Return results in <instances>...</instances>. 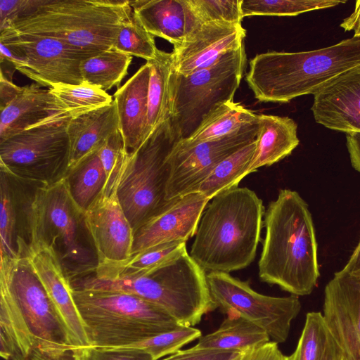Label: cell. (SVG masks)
<instances>
[{
  "label": "cell",
  "mask_w": 360,
  "mask_h": 360,
  "mask_svg": "<svg viewBox=\"0 0 360 360\" xmlns=\"http://www.w3.org/2000/svg\"><path fill=\"white\" fill-rule=\"evenodd\" d=\"M264 226L258 262L261 281L298 297L311 294L320 274L308 205L297 192L281 189L265 211Z\"/></svg>",
  "instance_id": "obj_1"
},
{
  "label": "cell",
  "mask_w": 360,
  "mask_h": 360,
  "mask_svg": "<svg viewBox=\"0 0 360 360\" xmlns=\"http://www.w3.org/2000/svg\"><path fill=\"white\" fill-rule=\"evenodd\" d=\"M264 213L262 200L246 187L217 194L202 214L190 256L208 272L247 267L256 255Z\"/></svg>",
  "instance_id": "obj_2"
},
{
  "label": "cell",
  "mask_w": 360,
  "mask_h": 360,
  "mask_svg": "<svg viewBox=\"0 0 360 360\" xmlns=\"http://www.w3.org/2000/svg\"><path fill=\"white\" fill-rule=\"evenodd\" d=\"M360 66V38L311 51H270L249 61L245 81L262 103H287L315 94L340 75Z\"/></svg>",
  "instance_id": "obj_3"
},
{
  "label": "cell",
  "mask_w": 360,
  "mask_h": 360,
  "mask_svg": "<svg viewBox=\"0 0 360 360\" xmlns=\"http://www.w3.org/2000/svg\"><path fill=\"white\" fill-rule=\"evenodd\" d=\"M132 14L126 0H39L0 32L49 37L96 54L113 48L122 25Z\"/></svg>",
  "instance_id": "obj_4"
},
{
  "label": "cell",
  "mask_w": 360,
  "mask_h": 360,
  "mask_svg": "<svg viewBox=\"0 0 360 360\" xmlns=\"http://www.w3.org/2000/svg\"><path fill=\"white\" fill-rule=\"evenodd\" d=\"M91 347H120L173 330L179 323L160 307L116 291L73 290Z\"/></svg>",
  "instance_id": "obj_5"
},
{
  "label": "cell",
  "mask_w": 360,
  "mask_h": 360,
  "mask_svg": "<svg viewBox=\"0 0 360 360\" xmlns=\"http://www.w3.org/2000/svg\"><path fill=\"white\" fill-rule=\"evenodd\" d=\"M172 119L156 127L132 153L126 152L120 170L117 195L134 233L171 207L167 200L169 156L181 139Z\"/></svg>",
  "instance_id": "obj_6"
},
{
  "label": "cell",
  "mask_w": 360,
  "mask_h": 360,
  "mask_svg": "<svg viewBox=\"0 0 360 360\" xmlns=\"http://www.w3.org/2000/svg\"><path fill=\"white\" fill-rule=\"evenodd\" d=\"M34 240L35 248L52 252L70 283L96 273L98 256L85 212L71 198L64 179L39 189Z\"/></svg>",
  "instance_id": "obj_7"
},
{
  "label": "cell",
  "mask_w": 360,
  "mask_h": 360,
  "mask_svg": "<svg viewBox=\"0 0 360 360\" xmlns=\"http://www.w3.org/2000/svg\"><path fill=\"white\" fill-rule=\"evenodd\" d=\"M0 275L11 285L33 339L29 360H88L89 349L74 346L43 283L28 259L1 256Z\"/></svg>",
  "instance_id": "obj_8"
},
{
  "label": "cell",
  "mask_w": 360,
  "mask_h": 360,
  "mask_svg": "<svg viewBox=\"0 0 360 360\" xmlns=\"http://www.w3.org/2000/svg\"><path fill=\"white\" fill-rule=\"evenodd\" d=\"M71 116L62 108L43 121L0 142V167L47 186L66 175L70 161L67 127Z\"/></svg>",
  "instance_id": "obj_9"
},
{
  "label": "cell",
  "mask_w": 360,
  "mask_h": 360,
  "mask_svg": "<svg viewBox=\"0 0 360 360\" xmlns=\"http://www.w3.org/2000/svg\"><path fill=\"white\" fill-rule=\"evenodd\" d=\"M246 63L243 44L210 67L186 76L176 72L172 119L182 139L189 137L217 105L233 101Z\"/></svg>",
  "instance_id": "obj_10"
},
{
  "label": "cell",
  "mask_w": 360,
  "mask_h": 360,
  "mask_svg": "<svg viewBox=\"0 0 360 360\" xmlns=\"http://www.w3.org/2000/svg\"><path fill=\"white\" fill-rule=\"evenodd\" d=\"M207 279L217 308L255 324L273 342L286 341L291 323L301 310L298 296L265 295L254 290L249 281H241L229 273L209 272Z\"/></svg>",
  "instance_id": "obj_11"
},
{
  "label": "cell",
  "mask_w": 360,
  "mask_h": 360,
  "mask_svg": "<svg viewBox=\"0 0 360 360\" xmlns=\"http://www.w3.org/2000/svg\"><path fill=\"white\" fill-rule=\"evenodd\" d=\"M0 43L14 54L15 69L48 88L59 84L84 83L80 64L95 55L79 51L55 38L7 30L0 32Z\"/></svg>",
  "instance_id": "obj_12"
},
{
  "label": "cell",
  "mask_w": 360,
  "mask_h": 360,
  "mask_svg": "<svg viewBox=\"0 0 360 360\" xmlns=\"http://www.w3.org/2000/svg\"><path fill=\"white\" fill-rule=\"evenodd\" d=\"M259 129L257 120L216 139L194 143L180 139L169 156L167 200L196 193L200 185L221 162L257 139Z\"/></svg>",
  "instance_id": "obj_13"
},
{
  "label": "cell",
  "mask_w": 360,
  "mask_h": 360,
  "mask_svg": "<svg viewBox=\"0 0 360 360\" xmlns=\"http://www.w3.org/2000/svg\"><path fill=\"white\" fill-rule=\"evenodd\" d=\"M42 186L0 167L1 256L18 259L33 254L35 202Z\"/></svg>",
  "instance_id": "obj_14"
},
{
  "label": "cell",
  "mask_w": 360,
  "mask_h": 360,
  "mask_svg": "<svg viewBox=\"0 0 360 360\" xmlns=\"http://www.w3.org/2000/svg\"><path fill=\"white\" fill-rule=\"evenodd\" d=\"M117 180L118 177L106 186L85 212L86 223L98 256L97 269L118 265L131 254L134 230L117 198Z\"/></svg>",
  "instance_id": "obj_15"
},
{
  "label": "cell",
  "mask_w": 360,
  "mask_h": 360,
  "mask_svg": "<svg viewBox=\"0 0 360 360\" xmlns=\"http://www.w3.org/2000/svg\"><path fill=\"white\" fill-rule=\"evenodd\" d=\"M323 311L344 360H360V277L335 273L325 287Z\"/></svg>",
  "instance_id": "obj_16"
},
{
  "label": "cell",
  "mask_w": 360,
  "mask_h": 360,
  "mask_svg": "<svg viewBox=\"0 0 360 360\" xmlns=\"http://www.w3.org/2000/svg\"><path fill=\"white\" fill-rule=\"evenodd\" d=\"M246 30L241 25L203 22L172 51L177 74L188 75L214 64L244 44Z\"/></svg>",
  "instance_id": "obj_17"
},
{
  "label": "cell",
  "mask_w": 360,
  "mask_h": 360,
  "mask_svg": "<svg viewBox=\"0 0 360 360\" xmlns=\"http://www.w3.org/2000/svg\"><path fill=\"white\" fill-rule=\"evenodd\" d=\"M209 201L198 192L179 198L167 210L145 222L134 233L131 256L160 244L186 242L195 234Z\"/></svg>",
  "instance_id": "obj_18"
},
{
  "label": "cell",
  "mask_w": 360,
  "mask_h": 360,
  "mask_svg": "<svg viewBox=\"0 0 360 360\" xmlns=\"http://www.w3.org/2000/svg\"><path fill=\"white\" fill-rule=\"evenodd\" d=\"M316 123L333 131L360 133V66L327 83L314 94Z\"/></svg>",
  "instance_id": "obj_19"
},
{
  "label": "cell",
  "mask_w": 360,
  "mask_h": 360,
  "mask_svg": "<svg viewBox=\"0 0 360 360\" xmlns=\"http://www.w3.org/2000/svg\"><path fill=\"white\" fill-rule=\"evenodd\" d=\"M28 260L65 325L72 345L79 349L90 348L70 282L56 257L48 248L38 246Z\"/></svg>",
  "instance_id": "obj_20"
},
{
  "label": "cell",
  "mask_w": 360,
  "mask_h": 360,
  "mask_svg": "<svg viewBox=\"0 0 360 360\" xmlns=\"http://www.w3.org/2000/svg\"><path fill=\"white\" fill-rule=\"evenodd\" d=\"M133 13L153 36L180 46L202 22L189 0L129 1Z\"/></svg>",
  "instance_id": "obj_21"
},
{
  "label": "cell",
  "mask_w": 360,
  "mask_h": 360,
  "mask_svg": "<svg viewBox=\"0 0 360 360\" xmlns=\"http://www.w3.org/2000/svg\"><path fill=\"white\" fill-rule=\"evenodd\" d=\"M150 66L143 65L114 94L127 153L134 152L148 137V94Z\"/></svg>",
  "instance_id": "obj_22"
},
{
  "label": "cell",
  "mask_w": 360,
  "mask_h": 360,
  "mask_svg": "<svg viewBox=\"0 0 360 360\" xmlns=\"http://www.w3.org/2000/svg\"><path fill=\"white\" fill-rule=\"evenodd\" d=\"M118 129L120 122L114 100L103 107L71 117L67 127L70 140L68 170L98 150L105 140Z\"/></svg>",
  "instance_id": "obj_23"
},
{
  "label": "cell",
  "mask_w": 360,
  "mask_h": 360,
  "mask_svg": "<svg viewBox=\"0 0 360 360\" xmlns=\"http://www.w3.org/2000/svg\"><path fill=\"white\" fill-rule=\"evenodd\" d=\"M49 89L37 84L22 86L0 115V142L62 109Z\"/></svg>",
  "instance_id": "obj_24"
},
{
  "label": "cell",
  "mask_w": 360,
  "mask_h": 360,
  "mask_svg": "<svg viewBox=\"0 0 360 360\" xmlns=\"http://www.w3.org/2000/svg\"><path fill=\"white\" fill-rule=\"evenodd\" d=\"M33 339L19 302L0 275V354L5 360H29Z\"/></svg>",
  "instance_id": "obj_25"
},
{
  "label": "cell",
  "mask_w": 360,
  "mask_h": 360,
  "mask_svg": "<svg viewBox=\"0 0 360 360\" xmlns=\"http://www.w3.org/2000/svg\"><path fill=\"white\" fill-rule=\"evenodd\" d=\"M255 155L248 174L271 166L292 153L299 145L297 124L289 117L260 114Z\"/></svg>",
  "instance_id": "obj_26"
},
{
  "label": "cell",
  "mask_w": 360,
  "mask_h": 360,
  "mask_svg": "<svg viewBox=\"0 0 360 360\" xmlns=\"http://www.w3.org/2000/svg\"><path fill=\"white\" fill-rule=\"evenodd\" d=\"M150 75L148 94V136L160 124L172 118L176 70L173 54L158 50L148 61Z\"/></svg>",
  "instance_id": "obj_27"
},
{
  "label": "cell",
  "mask_w": 360,
  "mask_h": 360,
  "mask_svg": "<svg viewBox=\"0 0 360 360\" xmlns=\"http://www.w3.org/2000/svg\"><path fill=\"white\" fill-rule=\"evenodd\" d=\"M269 341L268 334L259 326L240 316L229 314L217 330L201 336L193 347L244 352Z\"/></svg>",
  "instance_id": "obj_28"
},
{
  "label": "cell",
  "mask_w": 360,
  "mask_h": 360,
  "mask_svg": "<svg viewBox=\"0 0 360 360\" xmlns=\"http://www.w3.org/2000/svg\"><path fill=\"white\" fill-rule=\"evenodd\" d=\"M257 115L240 103L224 102L204 117L189 137L183 139L194 143L224 137L256 122Z\"/></svg>",
  "instance_id": "obj_29"
},
{
  "label": "cell",
  "mask_w": 360,
  "mask_h": 360,
  "mask_svg": "<svg viewBox=\"0 0 360 360\" xmlns=\"http://www.w3.org/2000/svg\"><path fill=\"white\" fill-rule=\"evenodd\" d=\"M288 359L344 360L342 350L321 312L311 311L306 314L297 347Z\"/></svg>",
  "instance_id": "obj_30"
},
{
  "label": "cell",
  "mask_w": 360,
  "mask_h": 360,
  "mask_svg": "<svg viewBox=\"0 0 360 360\" xmlns=\"http://www.w3.org/2000/svg\"><path fill=\"white\" fill-rule=\"evenodd\" d=\"M99 149L68 169L64 177L71 198L84 212L103 191L107 182V176L98 155Z\"/></svg>",
  "instance_id": "obj_31"
},
{
  "label": "cell",
  "mask_w": 360,
  "mask_h": 360,
  "mask_svg": "<svg viewBox=\"0 0 360 360\" xmlns=\"http://www.w3.org/2000/svg\"><path fill=\"white\" fill-rule=\"evenodd\" d=\"M131 60V55L114 48L85 58L80 64L83 82L105 91L119 86Z\"/></svg>",
  "instance_id": "obj_32"
},
{
  "label": "cell",
  "mask_w": 360,
  "mask_h": 360,
  "mask_svg": "<svg viewBox=\"0 0 360 360\" xmlns=\"http://www.w3.org/2000/svg\"><path fill=\"white\" fill-rule=\"evenodd\" d=\"M256 146L257 139L224 159L200 185L197 192L210 200L217 194L238 186L248 175Z\"/></svg>",
  "instance_id": "obj_33"
},
{
  "label": "cell",
  "mask_w": 360,
  "mask_h": 360,
  "mask_svg": "<svg viewBox=\"0 0 360 360\" xmlns=\"http://www.w3.org/2000/svg\"><path fill=\"white\" fill-rule=\"evenodd\" d=\"M58 104L75 117L110 104L112 96L104 90L82 83L59 84L48 89Z\"/></svg>",
  "instance_id": "obj_34"
},
{
  "label": "cell",
  "mask_w": 360,
  "mask_h": 360,
  "mask_svg": "<svg viewBox=\"0 0 360 360\" xmlns=\"http://www.w3.org/2000/svg\"><path fill=\"white\" fill-rule=\"evenodd\" d=\"M338 0H242L243 18L254 15L296 16L345 4Z\"/></svg>",
  "instance_id": "obj_35"
},
{
  "label": "cell",
  "mask_w": 360,
  "mask_h": 360,
  "mask_svg": "<svg viewBox=\"0 0 360 360\" xmlns=\"http://www.w3.org/2000/svg\"><path fill=\"white\" fill-rule=\"evenodd\" d=\"M201 336V331L193 326H179L148 339L115 348L141 351L150 354L153 360H160L177 352L184 345Z\"/></svg>",
  "instance_id": "obj_36"
},
{
  "label": "cell",
  "mask_w": 360,
  "mask_h": 360,
  "mask_svg": "<svg viewBox=\"0 0 360 360\" xmlns=\"http://www.w3.org/2000/svg\"><path fill=\"white\" fill-rule=\"evenodd\" d=\"M113 48L146 61L153 59L158 50L154 36L143 27L134 13L122 25Z\"/></svg>",
  "instance_id": "obj_37"
},
{
  "label": "cell",
  "mask_w": 360,
  "mask_h": 360,
  "mask_svg": "<svg viewBox=\"0 0 360 360\" xmlns=\"http://www.w3.org/2000/svg\"><path fill=\"white\" fill-rule=\"evenodd\" d=\"M189 2L202 23L223 22L241 25L242 0H189Z\"/></svg>",
  "instance_id": "obj_38"
},
{
  "label": "cell",
  "mask_w": 360,
  "mask_h": 360,
  "mask_svg": "<svg viewBox=\"0 0 360 360\" xmlns=\"http://www.w3.org/2000/svg\"><path fill=\"white\" fill-rule=\"evenodd\" d=\"M125 154L123 137L118 129L105 140L98 150V155L107 176L106 184L117 178Z\"/></svg>",
  "instance_id": "obj_39"
},
{
  "label": "cell",
  "mask_w": 360,
  "mask_h": 360,
  "mask_svg": "<svg viewBox=\"0 0 360 360\" xmlns=\"http://www.w3.org/2000/svg\"><path fill=\"white\" fill-rule=\"evenodd\" d=\"M242 352L214 349H200L195 347L179 350L160 360H230Z\"/></svg>",
  "instance_id": "obj_40"
},
{
  "label": "cell",
  "mask_w": 360,
  "mask_h": 360,
  "mask_svg": "<svg viewBox=\"0 0 360 360\" xmlns=\"http://www.w3.org/2000/svg\"><path fill=\"white\" fill-rule=\"evenodd\" d=\"M88 360H153L143 352L115 347H90Z\"/></svg>",
  "instance_id": "obj_41"
},
{
  "label": "cell",
  "mask_w": 360,
  "mask_h": 360,
  "mask_svg": "<svg viewBox=\"0 0 360 360\" xmlns=\"http://www.w3.org/2000/svg\"><path fill=\"white\" fill-rule=\"evenodd\" d=\"M38 1L39 0H0V30L34 8Z\"/></svg>",
  "instance_id": "obj_42"
},
{
  "label": "cell",
  "mask_w": 360,
  "mask_h": 360,
  "mask_svg": "<svg viewBox=\"0 0 360 360\" xmlns=\"http://www.w3.org/2000/svg\"><path fill=\"white\" fill-rule=\"evenodd\" d=\"M240 360H289L279 349L278 343L269 341L242 352Z\"/></svg>",
  "instance_id": "obj_43"
},
{
  "label": "cell",
  "mask_w": 360,
  "mask_h": 360,
  "mask_svg": "<svg viewBox=\"0 0 360 360\" xmlns=\"http://www.w3.org/2000/svg\"><path fill=\"white\" fill-rule=\"evenodd\" d=\"M22 86L13 83L11 77L1 72L0 109L5 108L21 91Z\"/></svg>",
  "instance_id": "obj_44"
},
{
  "label": "cell",
  "mask_w": 360,
  "mask_h": 360,
  "mask_svg": "<svg viewBox=\"0 0 360 360\" xmlns=\"http://www.w3.org/2000/svg\"><path fill=\"white\" fill-rule=\"evenodd\" d=\"M346 146L353 168L360 173V133L347 134Z\"/></svg>",
  "instance_id": "obj_45"
},
{
  "label": "cell",
  "mask_w": 360,
  "mask_h": 360,
  "mask_svg": "<svg viewBox=\"0 0 360 360\" xmlns=\"http://www.w3.org/2000/svg\"><path fill=\"white\" fill-rule=\"evenodd\" d=\"M340 26L345 31H354V37L360 38V0L355 3L353 13L340 23Z\"/></svg>",
  "instance_id": "obj_46"
},
{
  "label": "cell",
  "mask_w": 360,
  "mask_h": 360,
  "mask_svg": "<svg viewBox=\"0 0 360 360\" xmlns=\"http://www.w3.org/2000/svg\"><path fill=\"white\" fill-rule=\"evenodd\" d=\"M343 270L360 277V240Z\"/></svg>",
  "instance_id": "obj_47"
},
{
  "label": "cell",
  "mask_w": 360,
  "mask_h": 360,
  "mask_svg": "<svg viewBox=\"0 0 360 360\" xmlns=\"http://www.w3.org/2000/svg\"><path fill=\"white\" fill-rule=\"evenodd\" d=\"M242 352L237 354L233 357H232L230 360H240Z\"/></svg>",
  "instance_id": "obj_48"
}]
</instances>
